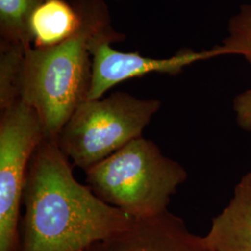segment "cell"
<instances>
[{"label": "cell", "mask_w": 251, "mask_h": 251, "mask_svg": "<svg viewBox=\"0 0 251 251\" xmlns=\"http://www.w3.org/2000/svg\"><path fill=\"white\" fill-rule=\"evenodd\" d=\"M46 0H0V43L32 47L29 21Z\"/></svg>", "instance_id": "10"}, {"label": "cell", "mask_w": 251, "mask_h": 251, "mask_svg": "<svg viewBox=\"0 0 251 251\" xmlns=\"http://www.w3.org/2000/svg\"><path fill=\"white\" fill-rule=\"evenodd\" d=\"M20 251H83L135 220L100 199L73 175L58 142L45 138L29 164Z\"/></svg>", "instance_id": "1"}, {"label": "cell", "mask_w": 251, "mask_h": 251, "mask_svg": "<svg viewBox=\"0 0 251 251\" xmlns=\"http://www.w3.org/2000/svg\"><path fill=\"white\" fill-rule=\"evenodd\" d=\"M83 251H213L205 237L191 233L179 217L168 210L135 220L125 231L110 236Z\"/></svg>", "instance_id": "7"}, {"label": "cell", "mask_w": 251, "mask_h": 251, "mask_svg": "<svg viewBox=\"0 0 251 251\" xmlns=\"http://www.w3.org/2000/svg\"><path fill=\"white\" fill-rule=\"evenodd\" d=\"M111 45L109 42H99L90 49L92 77L88 100L102 98L108 90L127 79L151 73L176 75L192 63L219 56L215 48L202 51L184 49L171 58L154 59L138 52H121Z\"/></svg>", "instance_id": "6"}, {"label": "cell", "mask_w": 251, "mask_h": 251, "mask_svg": "<svg viewBox=\"0 0 251 251\" xmlns=\"http://www.w3.org/2000/svg\"><path fill=\"white\" fill-rule=\"evenodd\" d=\"M233 110L240 127L251 130V90L237 95L233 100Z\"/></svg>", "instance_id": "13"}, {"label": "cell", "mask_w": 251, "mask_h": 251, "mask_svg": "<svg viewBox=\"0 0 251 251\" xmlns=\"http://www.w3.org/2000/svg\"><path fill=\"white\" fill-rule=\"evenodd\" d=\"M79 14L75 33L58 45L25 50L20 98L33 108L46 138L58 140L75 111L88 100L92 77L90 49L99 42L125 40L114 29L102 0H72Z\"/></svg>", "instance_id": "2"}, {"label": "cell", "mask_w": 251, "mask_h": 251, "mask_svg": "<svg viewBox=\"0 0 251 251\" xmlns=\"http://www.w3.org/2000/svg\"><path fill=\"white\" fill-rule=\"evenodd\" d=\"M229 36L222 46L215 47L221 55H242L251 64V5H244L240 11L233 16L228 25Z\"/></svg>", "instance_id": "12"}, {"label": "cell", "mask_w": 251, "mask_h": 251, "mask_svg": "<svg viewBox=\"0 0 251 251\" xmlns=\"http://www.w3.org/2000/svg\"><path fill=\"white\" fill-rule=\"evenodd\" d=\"M25 50H26L21 46L0 43L1 112L21 100V77Z\"/></svg>", "instance_id": "11"}, {"label": "cell", "mask_w": 251, "mask_h": 251, "mask_svg": "<svg viewBox=\"0 0 251 251\" xmlns=\"http://www.w3.org/2000/svg\"><path fill=\"white\" fill-rule=\"evenodd\" d=\"M205 239L213 251H251V171L235 186L228 206L213 219Z\"/></svg>", "instance_id": "8"}, {"label": "cell", "mask_w": 251, "mask_h": 251, "mask_svg": "<svg viewBox=\"0 0 251 251\" xmlns=\"http://www.w3.org/2000/svg\"><path fill=\"white\" fill-rule=\"evenodd\" d=\"M186 178L181 165L143 137L86 171L87 183L100 199L136 220L166 212Z\"/></svg>", "instance_id": "3"}, {"label": "cell", "mask_w": 251, "mask_h": 251, "mask_svg": "<svg viewBox=\"0 0 251 251\" xmlns=\"http://www.w3.org/2000/svg\"><path fill=\"white\" fill-rule=\"evenodd\" d=\"M160 107L158 100L139 99L122 91L87 100L64 125L57 142L74 165L86 171L142 137Z\"/></svg>", "instance_id": "4"}, {"label": "cell", "mask_w": 251, "mask_h": 251, "mask_svg": "<svg viewBox=\"0 0 251 251\" xmlns=\"http://www.w3.org/2000/svg\"><path fill=\"white\" fill-rule=\"evenodd\" d=\"M46 138L36 111L19 100L0 118V251H20L19 219L31 158Z\"/></svg>", "instance_id": "5"}, {"label": "cell", "mask_w": 251, "mask_h": 251, "mask_svg": "<svg viewBox=\"0 0 251 251\" xmlns=\"http://www.w3.org/2000/svg\"><path fill=\"white\" fill-rule=\"evenodd\" d=\"M79 25V14L72 2L46 0L32 13L29 32L36 49L58 45L73 36Z\"/></svg>", "instance_id": "9"}]
</instances>
